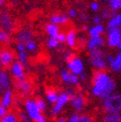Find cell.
Listing matches in <instances>:
<instances>
[{"mask_svg": "<svg viewBox=\"0 0 121 122\" xmlns=\"http://www.w3.org/2000/svg\"><path fill=\"white\" fill-rule=\"evenodd\" d=\"M116 82L109 72L105 71H95L91 78V95L98 99H103L115 92Z\"/></svg>", "mask_w": 121, "mask_h": 122, "instance_id": "6da1fadb", "label": "cell"}, {"mask_svg": "<svg viewBox=\"0 0 121 122\" xmlns=\"http://www.w3.org/2000/svg\"><path fill=\"white\" fill-rule=\"evenodd\" d=\"M24 110L27 113V115L30 117L32 121L34 122H46L47 117L45 116L44 112H42L37 103H36V99L33 98H27L23 103Z\"/></svg>", "mask_w": 121, "mask_h": 122, "instance_id": "7a4b0ae2", "label": "cell"}, {"mask_svg": "<svg viewBox=\"0 0 121 122\" xmlns=\"http://www.w3.org/2000/svg\"><path fill=\"white\" fill-rule=\"evenodd\" d=\"M88 55L89 64L91 66V68L95 71H105L108 68L107 62L105 60V54L101 50V48L88 51Z\"/></svg>", "mask_w": 121, "mask_h": 122, "instance_id": "3957f363", "label": "cell"}, {"mask_svg": "<svg viewBox=\"0 0 121 122\" xmlns=\"http://www.w3.org/2000/svg\"><path fill=\"white\" fill-rule=\"evenodd\" d=\"M101 108L105 113L121 112V94L113 92L101 99Z\"/></svg>", "mask_w": 121, "mask_h": 122, "instance_id": "277c9868", "label": "cell"}, {"mask_svg": "<svg viewBox=\"0 0 121 122\" xmlns=\"http://www.w3.org/2000/svg\"><path fill=\"white\" fill-rule=\"evenodd\" d=\"M74 93H75V92H74V91H71V89L62 91V92L59 93L58 99H57V101L53 104L52 109H51V116H52V117L56 118V117H58L59 115L63 112L64 108L70 103L71 96L74 94Z\"/></svg>", "mask_w": 121, "mask_h": 122, "instance_id": "5b68a950", "label": "cell"}, {"mask_svg": "<svg viewBox=\"0 0 121 122\" xmlns=\"http://www.w3.org/2000/svg\"><path fill=\"white\" fill-rule=\"evenodd\" d=\"M66 69L71 71L72 74L80 76L86 71V65H84L83 60L81 57L74 56L70 61L66 62Z\"/></svg>", "mask_w": 121, "mask_h": 122, "instance_id": "8992f818", "label": "cell"}, {"mask_svg": "<svg viewBox=\"0 0 121 122\" xmlns=\"http://www.w3.org/2000/svg\"><path fill=\"white\" fill-rule=\"evenodd\" d=\"M105 60L108 65V69L112 72L121 74V52L118 51L117 54H105Z\"/></svg>", "mask_w": 121, "mask_h": 122, "instance_id": "52a82bcc", "label": "cell"}, {"mask_svg": "<svg viewBox=\"0 0 121 122\" xmlns=\"http://www.w3.org/2000/svg\"><path fill=\"white\" fill-rule=\"evenodd\" d=\"M121 41V32L119 28H111L107 29L105 44L110 49H116L117 45Z\"/></svg>", "mask_w": 121, "mask_h": 122, "instance_id": "ba28073f", "label": "cell"}, {"mask_svg": "<svg viewBox=\"0 0 121 122\" xmlns=\"http://www.w3.org/2000/svg\"><path fill=\"white\" fill-rule=\"evenodd\" d=\"M8 69H9V74L11 77H13L15 81H21L26 78L25 66L19 63L18 61H14Z\"/></svg>", "mask_w": 121, "mask_h": 122, "instance_id": "9c48e42d", "label": "cell"}, {"mask_svg": "<svg viewBox=\"0 0 121 122\" xmlns=\"http://www.w3.org/2000/svg\"><path fill=\"white\" fill-rule=\"evenodd\" d=\"M60 77L65 84L69 85V86H76L80 84L81 80L78 76L72 74L68 69H62L60 71Z\"/></svg>", "mask_w": 121, "mask_h": 122, "instance_id": "30bf717a", "label": "cell"}, {"mask_svg": "<svg viewBox=\"0 0 121 122\" xmlns=\"http://www.w3.org/2000/svg\"><path fill=\"white\" fill-rule=\"evenodd\" d=\"M70 104L76 112H82L86 104V99L81 93H74L71 96Z\"/></svg>", "mask_w": 121, "mask_h": 122, "instance_id": "8fae6325", "label": "cell"}, {"mask_svg": "<svg viewBox=\"0 0 121 122\" xmlns=\"http://www.w3.org/2000/svg\"><path fill=\"white\" fill-rule=\"evenodd\" d=\"M15 61V54L10 49H2L0 51V68L8 69Z\"/></svg>", "mask_w": 121, "mask_h": 122, "instance_id": "7c38bea8", "label": "cell"}, {"mask_svg": "<svg viewBox=\"0 0 121 122\" xmlns=\"http://www.w3.org/2000/svg\"><path fill=\"white\" fill-rule=\"evenodd\" d=\"M0 25L4 30L11 32L15 29V21L8 12L4 11L0 14Z\"/></svg>", "mask_w": 121, "mask_h": 122, "instance_id": "4fadbf2b", "label": "cell"}, {"mask_svg": "<svg viewBox=\"0 0 121 122\" xmlns=\"http://www.w3.org/2000/svg\"><path fill=\"white\" fill-rule=\"evenodd\" d=\"M104 45H105V40L102 36H89L86 43V47L87 51L97 48H102Z\"/></svg>", "mask_w": 121, "mask_h": 122, "instance_id": "5bb4252c", "label": "cell"}, {"mask_svg": "<svg viewBox=\"0 0 121 122\" xmlns=\"http://www.w3.org/2000/svg\"><path fill=\"white\" fill-rule=\"evenodd\" d=\"M12 81L10 74L5 69H0V94L6 89L11 88Z\"/></svg>", "mask_w": 121, "mask_h": 122, "instance_id": "9a60e30c", "label": "cell"}, {"mask_svg": "<svg viewBox=\"0 0 121 122\" xmlns=\"http://www.w3.org/2000/svg\"><path fill=\"white\" fill-rule=\"evenodd\" d=\"M15 38L17 42L22 43V44H26L27 42L34 40V33L29 28H23L16 33Z\"/></svg>", "mask_w": 121, "mask_h": 122, "instance_id": "2e32d148", "label": "cell"}, {"mask_svg": "<svg viewBox=\"0 0 121 122\" xmlns=\"http://www.w3.org/2000/svg\"><path fill=\"white\" fill-rule=\"evenodd\" d=\"M16 88L23 95H29L33 91V84L30 81H27L26 78L21 81H16Z\"/></svg>", "mask_w": 121, "mask_h": 122, "instance_id": "e0dca14e", "label": "cell"}, {"mask_svg": "<svg viewBox=\"0 0 121 122\" xmlns=\"http://www.w3.org/2000/svg\"><path fill=\"white\" fill-rule=\"evenodd\" d=\"M14 100V92L11 88L6 89L5 91L1 93V97H0V104L3 105L6 108H9Z\"/></svg>", "mask_w": 121, "mask_h": 122, "instance_id": "ac0fdd59", "label": "cell"}, {"mask_svg": "<svg viewBox=\"0 0 121 122\" xmlns=\"http://www.w3.org/2000/svg\"><path fill=\"white\" fill-rule=\"evenodd\" d=\"M49 20L51 23L57 24L59 26H64L66 25L70 21V18L66 14H63V13H54L50 16Z\"/></svg>", "mask_w": 121, "mask_h": 122, "instance_id": "d6986e66", "label": "cell"}, {"mask_svg": "<svg viewBox=\"0 0 121 122\" xmlns=\"http://www.w3.org/2000/svg\"><path fill=\"white\" fill-rule=\"evenodd\" d=\"M66 45L69 48L74 49L77 45V32L75 29H71L66 33Z\"/></svg>", "mask_w": 121, "mask_h": 122, "instance_id": "ffe728a7", "label": "cell"}, {"mask_svg": "<svg viewBox=\"0 0 121 122\" xmlns=\"http://www.w3.org/2000/svg\"><path fill=\"white\" fill-rule=\"evenodd\" d=\"M121 26V12L118 13H112L110 17L108 18V22H107V29H111V28H119Z\"/></svg>", "mask_w": 121, "mask_h": 122, "instance_id": "44dd1931", "label": "cell"}, {"mask_svg": "<svg viewBox=\"0 0 121 122\" xmlns=\"http://www.w3.org/2000/svg\"><path fill=\"white\" fill-rule=\"evenodd\" d=\"M87 34L88 36H102L105 32H106V28L104 25L102 24H93V26L89 27L87 29Z\"/></svg>", "mask_w": 121, "mask_h": 122, "instance_id": "7402d4cb", "label": "cell"}, {"mask_svg": "<svg viewBox=\"0 0 121 122\" xmlns=\"http://www.w3.org/2000/svg\"><path fill=\"white\" fill-rule=\"evenodd\" d=\"M45 32L50 38H56L58 36V34L60 32V26L57 25V24L49 22L45 25Z\"/></svg>", "mask_w": 121, "mask_h": 122, "instance_id": "603a6c76", "label": "cell"}, {"mask_svg": "<svg viewBox=\"0 0 121 122\" xmlns=\"http://www.w3.org/2000/svg\"><path fill=\"white\" fill-rule=\"evenodd\" d=\"M45 97H46V101L48 103H50V104H54L57 99H58V97H59V92L55 89V88H48L46 90V92H45Z\"/></svg>", "mask_w": 121, "mask_h": 122, "instance_id": "cb8c5ba5", "label": "cell"}, {"mask_svg": "<svg viewBox=\"0 0 121 122\" xmlns=\"http://www.w3.org/2000/svg\"><path fill=\"white\" fill-rule=\"evenodd\" d=\"M104 122H121V112L105 113L103 117Z\"/></svg>", "mask_w": 121, "mask_h": 122, "instance_id": "d4e9b609", "label": "cell"}, {"mask_svg": "<svg viewBox=\"0 0 121 122\" xmlns=\"http://www.w3.org/2000/svg\"><path fill=\"white\" fill-rule=\"evenodd\" d=\"M12 42V36L9 31H6L3 28H0V44H10Z\"/></svg>", "mask_w": 121, "mask_h": 122, "instance_id": "484cf974", "label": "cell"}, {"mask_svg": "<svg viewBox=\"0 0 121 122\" xmlns=\"http://www.w3.org/2000/svg\"><path fill=\"white\" fill-rule=\"evenodd\" d=\"M106 2L112 12L121 10V0H106Z\"/></svg>", "mask_w": 121, "mask_h": 122, "instance_id": "4316f807", "label": "cell"}, {"mask_svg": "<svg viewBox=\"0 0 121 122\" xmlns=\"http://www.w3.org/2000/svg\"><path fill=\"white\" fill-rule=\"evenodd\" d=\"M1 122H18L19 121V119H18V116L17 114H15L14 112H11V111H7V113H6L3 118L0 120Z\"/></svg>", "mask_w": 121, "mask_h": 122, "instance_id": "83f0119b", "label": "cell"}, {"mask_svg": "<svg viewBox=\"0 0 121 122\" xmlns=\"http://www.w3.org/2000/svg\"><path fill=\"white\" fill-rule=\"evenodd\" d=\"M17 61L22 65L26 66L28 65V54L27 51H23V52H17Z\"/></svg>", "mask_w": 121, "mask_h": 122, "instance_id": "f1b7e54d", "label": "cell"}, {"mask_svg": "<svg viewBox=\"0 0 121 122\" xmlns=\"http://www.w3.org/2000/svg\"><path fill=\"white\" fill-rule=\"evenodd\" d=\"M46 45H47V48L50 49V50H56V49H58L60 46V42L56 38H50L49 37V39L47 40Z\"/></svg>", "mask_w": 121, "mask_h": 122, "instance_id": "f546056e", "label": "cell"}, {"mask_svg": "<svg viewBox=\"0 0 121 122\" xmlns=\"http://www.w3.org/2000/svg\"><path fill=\"white\" fill-rule=\"evenodd\" d=\"M25 48H26V51L33 53V52H36L38 50V44H37V42L36 41L31 40V41L27 42L25 44Z\"/></svg>", "mask_w": 121, "mask_h": 122, "instance_id": "4dcf8cb0", "label": "cell"}, {"mask_svg": "<svg viewBox=\"0 0 121 122\" xmlns=\"http://www.w3.org/2000/svg\"><path fill=\"white\" fill-rule=\"evenodd\" d=\"M36 103H37L39 109H40L42 112H45V111L47 110L48 104H47V101H46L45 99L41 98V97H39V98H36Z\"/></svg>", "mask_w": 121, "mask_h": 122, "instance_id": "1f68e13d", "label": "cell"}, {"mask_svg": "<svg viewBox=\"0 0 121 122\" xmlns=\"http://www.w3.org/2000/svg\"><path fill=\"white\" fill-rule=\"evenodd\" d=\"M17 116H18V119H19L20 121L22 122H31L32 120L30 119V117L27 115V113L25 112V110H19L18 111V114H17Z\"/></svg>", "mask_w": 121, "mask_h": 122, "instance_id": "d6a6232c", "label": "cell"}, {"mask_svg": "<svg viewBox=\"0 0 121 122\" xmlns=\"http://www.w3.org/2000/svg\"><path fill=\"white\" fill-rule=\"evenodd\" d=\"M93 118L88 114H80L78 122H92Z\"/></svg>", "mask_w": 121, "mask_h": 122, "instance_id": "836d02e7", "label": "cell"}, {"mask_svg": "<svg viewBox=\"0 0 121 122\" xmlns=\"http://www.w3.org/2000/svg\"><path fill=\"white\" fill-rule=\"evenodd\" d=\"M80 112H74V113H71L69 118L66 119V121H69V122H78V118H80Z\"/></svg>", "mask_w": 121, "mask_h": 122, "instance_id": "e575fe53", "label": "cell"}, {"mask_svg": "<svg viewBox=\"0 0 121 122\" xmlns=\"http://www.w3.org/2000/svg\"><path fill=\"white\" fill-rule=\"evenodd\" d=\"M89 9L91 10L92 12H97L100 9V4L97 1H92L91 3L89 4Z\"/></svg>", "mask_w": 121, "mask_h": 122, "instance_id": "d590c367", "label": "cell"}, {"mask_svg": "<svg viewBox=\"0 0 121 122\" xmlns=\"http://www.w3.org/2000/svg\"><path fill=\"white\" fill-rule=\"evenodd\" d=\"M69 16L70 19H75V18H76L78 16V12L76 9H74V8H71L68 11V14H66Z\"/></svg>", "mask_w": 121, "mask_h": 122, "instance_id": "8d00e7d4", "label": "cell"}, {"mask_svg": "<svg viewBox=\"0 0 121 122\" xmlns=\"http://www.w3.org/2000/svg\"><path fill=\"white\" fill-rule=\"evenodd\" d=\"M15 50L17 52H23V51H26V48H25V44H22V43L17 42L15 44Z\"/></svg>", "mask_w": 121, "mask_h": 122, "instance_id": "74e56055", "label": "cell"}, {"mask_svg": "<svg viewBox=\"0 0 121 122\" xmlns=\"http://www.w3.org/2000/svg\"><path fill=\"white\" fill-rule=\"evenodd\" d=\"M56 39L60 42V44H64L65 41H66V33L60 32V33L58 34V36L56 37Z\"/></svg>", "mask_w": 121, "mask_h": 122, "instance_id": "f35d334b", "label": "cell"}, {"mask_svg": "<svg viewBox=\"0 0 121 122\" xmlns=\"http://www.w3.org/2000/svg\"><path fill=\"white\" fill-rule=\"evenodd\" d=\"M7 111H8V109H7V108L0 104V120L3 118V116H4L6 113H7Z\"/></svg>", "mask_w": 121, "mask_h": 122, "instance_id": "ab89813d", "label": "cell"}, {"mask_svg": "<svg viewBox=\"0 0 121 122\" xmlns=\"http://www.w3.org/2000/svg\"><path fill=\"white\" fill-rule=\"evenodd\" d=\"M102 22V17L101 16H98V15H96V16H94L93 18H92V23L94 24H100Z\"/></svg>", "mask_w": 121, "mask_h": 122, "instance_id": "60d3db41", "label": "cell"}, {"mask_svg": "<svg viewBox=\"0 0 121 122\" xmlns=\"http://www.w3.org/2000/svg\"><path fill=\"white\" fill-rule=\"evenodd\" d=\"M74 56H75V55L72 54L71 52H66V53L64 55V60L66 61V62H68V61H70Z\"/></svg>", "mask_w": 121, "mask_h": 122, "instance_id": "b9f144b4", "label": "cell"}, {"mask_svg": "<svg viewBox=\"0 0 121 122\" xmlns=\"http://www.w3.org/2000/svg\"><path fill=\"white\" fill-rule=\"evenodd\" d=\"M78 77H80L81 81H87V78H88V76L83 71L82 74H81L80 76H78Z\"/></svg>", "mask_w": 121, "mask_h": 122, "instance_id": "7bdbcfd3", "label": "cell"}, {"mask_svg": "<svg viewBox=\"0 0 121 122\" xmlns=\"http://www.w3.org/2000/svg\"><path fill=\"white\" fill-rule=\"evenodd\" d=\"M110 15H111V13L109 11H107V10H104L103 12H102V18H104V19H108V18L110 17Z\"/></svg>", "mask_w": 121, "mask_h": 122, "instance_id": "ee69618b", "label": "cell"}, {"mask_svg": "<svg viewBox=\"0 0 121 122\" xmlns=\"http://www.w3.org/2000/svg\"><path fill=\"white\" fill-rule=\"evenodd\" d=\"M56 119L58 122H66V118L64 116H58V117H56Z\"/></svg>", "mask_w": 121, "mask_h": 122, "instance_id": "f6af8a7d", "label": "cell"}, {"mask_svg": "<svg viewBox=\"0 0 121 122\" xmlns=\"http://www.w3.org/2000/svg\"><path fill=\"white\" fill-rule=\"evenodd\" d=\"M80 17H81V20H83V21H86L87 20V16L84 15V14H81Z\"/></svg>", "mask_w": 121, "mask_h": 122, "instance_id": "bcb514c9", "label": "cell"}, {"mask_svg": "<svg viewBox=\"0 0 121 122\" xmlns=\"http://www.w3.org/2000/svg\"><path fill=\"white\" fill-rule=\"evenodd\" d=\"M116 49H117V50H118V51H120V52H121V41L119 42V44L117 45V47H116Z\"/></svg>", "mask_w": 121, "mask_h": 122, "instance_id": "7dc6e473", "label": "cell"}, {"mask_svg": "<svg viewBox=\"0 0 121 122\" xmlns=\"http://www.w3.org/2000/svg\"><path fill=\"white\" fill-rule=\"evenodd\" d=\"M87 29H88V28L86 27V25H83V26H82V30H83V31H87Z\"/></svg>", "mask_w": 121, "mask_h": 122, "instance_id": "c3c4849f", "label": "cell"}, {"mask_svg": "<svg viewBox=\"0 0 121 122\" xmlns=\"http://www.w3.org/2000/svg\"><path fill=\"white\" fill-rule=\"evenodd\" d=\"M4 2H5V0H0V7H1V6L4 4Z\"/></svg>", "mask_w": 121, "mask_h": 122, "instance_id": "681fc988", "label": "cell"}, {"mask_svg": "<svg viewBox=\"0 0 121 122\" xmlns=\"http://www.w3.org/2000/svg\"><path fill=\"white\" fill-rule=\"evenodd\" d=\"M119 30H120V32H121V26H120V27H119Z\"/></svg>", "mask_w": 121, "mask_h": 122, "instance_id": "f907efd6", "label": "cell"}, {"mask_svg": "<svg viewBox=\"0 0 121 122\" xmlns=\"http://www.w3.org/2000/svg\"><path fill=\"white\" fill-rule=\"evenodd\" d=\"M15 1H17V0H15Z\"/></svg>", "mask_w": 121, "mask_h": 122, "instance_id": "816d5d0a", "label": "cell"}]
</instances>
